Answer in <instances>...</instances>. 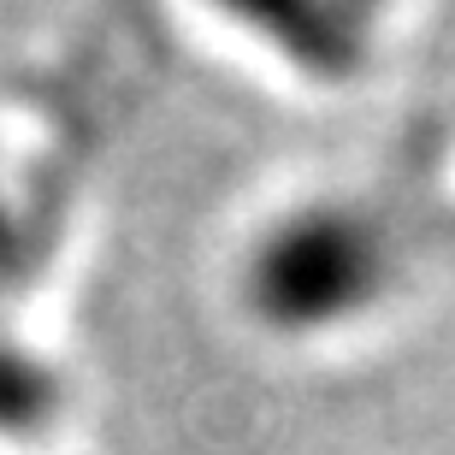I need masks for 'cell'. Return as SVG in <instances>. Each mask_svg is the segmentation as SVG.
I'll list each match as a JSON object with an SVG mask.
<instances>
[{
	"label": "cell",
	"mask_w": 455,
	"mask_h": 455,
	"mask_svg": "<svg viewBox=\"0 0 455 455\" xmlns=\"http://www.w3.org/2000/svg\"><path fill=\"white\" fill-rule=\"evenodd\" d=\"M236 307L267 338H331L367 320L396 284V243L385 220L343 196L278 207L236 254Z\"/></svg>",
	"instance_id": "1"
}]
</instances>
